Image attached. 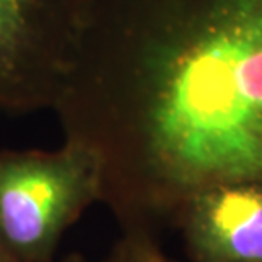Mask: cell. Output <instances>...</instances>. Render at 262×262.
<instances>
[{
  "mask_svg": "<svg viewBox=\"0 0 262 262\" xmlns=\"http://www.w3.org/2000/svg\"><path fill=\"white\" fill-rule=\"evenodd\" d=\"M106 262H176L162 250L159 240L146 233H123Z\"/></svg>",
  "mask_w": 262,
  "mask_h": 262,
  "instance_id": "5",
  "label": "cell"
},
{
  "mask_svg": "<svg viewBox=\"0 0 262 262\" xmlns=\"http://www.w3.org/2000/svg\"><path fill=\"white\" fill-rule=\"evenodd\" d=\"M174 227L192 262H262V182H227L198 191Z\"/></svg>",
  "mask_w": 262,
  "mask_h": 262,
  "instance_id": "4",
  "label": "cell"
},
{
  "mask_svg": "<svg viewBox=\"0 0 262 262\" xmlns=\"http://www.w3.org/2000/svg\"><path fill=\"white\" fill-rule=\"evenodd\" d=\"M0 262H5V260H4V259H2V257H0Z\"/></svg>",
  "mask_w": 262,
  "mask_h": 262,
  "instance_id": "7",
  "label": "cell"
},
{
  "mask_svg": "<svg viewBox=\"0 0 262 262\" xmlns=\"http://www.w3.org/2000/svg\"><path fill=\"white\" fill-rule=\"evenodd\" d=\"M60 262H87V259L83 257L82 254H78V252H72V254H68L67 257H63Z\"/></svg>",
  "mask_w": 262,
  "mask_h": 262,
  "instance_id": "6",
  "label": "cell"
},
{
  "mask_svg": "<svg viewBox=\"0 0 262 262\" xmlns=\"http://www.w3.org/2000/svg\"><path fill=\"white\" fill-rule=\"evenodd\" d=\"M53 111L123 233L157 238L198 191L262 182V0H94Z\"/></svg>",
  "mask_w": 262,
  "mask_h": 262,
  "instance_id": "1",
  "label": "cell"
},
{
  "mask_svg": "<svg viewBox=\"0 0 262 262\" xmlns=\"http://www.w3.org/2000/svg\"><path fill=\"white\" fill-rule=\"evenodd\" d=\"M101 199V162L85 145L0 150V257L55 262L65 232Z\"/></svg>",
  "mask_w": 262,
  "mask_h": 262,
  "instance_id": "2",
  "label": "cell"
},
{
  "mask_svg": "<svg viewBox=\"0 0 262 262\" xmlns=\"http://www.w3.org/2000/svg\"><path fill=\"white\" fill-rule=\"evenodd\" d=\"M92 9L94 0H0L2 111H53Z\"/></svg>",
  "mask_w": 262,
  "mask_h": 262,
  "instance_id": "3",
  "label": "cell"
}]
</instances>
